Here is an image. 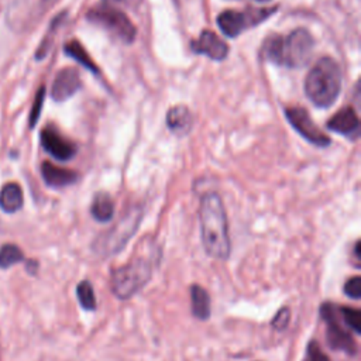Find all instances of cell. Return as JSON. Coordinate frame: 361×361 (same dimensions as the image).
Here are the masks:
<instances>
[{"label":"cell","instance_id":"obj_1","mask_svg":"<svg viewBox=\"0 0 361 361\" xmlns=\"http://www.w3.org/2000/svg\"><path fill=\"white\" fill-rule=\"evenodd\" d=\"M199 220L200 238L206 254L215 260H227L231 245L226 211L218 193L209 192L200 200Z\"/></svg>","mask_w":361,"mask_h":361},{"label":"cell","instance_id":"obj_2","mask_svg":"<svg viewBox=\"0 0 361 361\" xmlns=\"http://www.w3.org/2000/svg\"><path fill=\"white\" fill-rule=\"evenodd\" d=\"M315 49V39L312 34L305 28H297L288 37L271 35L265 39L263 46V57L276 65L288 68L305 67Z\"/></svg>","mask_w":361,"mask_h":361},{"label":"cell","instance_id":"obj_3","mask_svg":"<svg viewBox=\"0 0 361 361\" xmlns=\"http://www.w3.org/2000/svg\"><path fill=\"white\" fill-rule=\"evenodd\" d=\"M342 91V71L333 58H320L305 79V92L309 100L325 109L332 106Z\"/></svg>","mask_w":361,"mask_h":361},{"label":"cell","instance_id":"obj_4","mask_svg":"<svg viewBox=\"0 0 361 361\" xmlns=\"http://www.w3.org/2000/svg\"><path fill=\"white\" fill-rule=\"evenodd\" d=\"M151 275V263L143 257L134 258L112 272V292L122 301L130 299L148 284Z\"/></svg>","mask_w":361,"mask_h":361},{"label":"cell","instance_id":"obj_5","mask_svg":"<svg viewBox=\"0 0 361 361\" xmlns=\"http://www.w3.org/2000/svg\"><path fill=\"white\" fill-rule=\"evenodd\" d=\"M143 218L141 208H132L126 215L106 233L100 234L94 245V250L103 257L113 256L122 250L129 240L133 237Z\"/></svg>","mask_w":361,"mask_h":361},{"label":"cell","instance_id":"obj_6","mask_svg":"<svg viewBox=\"0 0 361 361\" xmlns=\"http://www.w3.org/2000/svg\"><path fill=\"white\" fill-rule=\"evenodd\" d=\"M88 20L96 26H100L109 31L113 37L118 38L120 42L132 44L136 38V27L130 19L122 12L110 5L98 6L88 12Z\"/></svg>","mask_w":361,"mask_h":361},{"label":"cell","instance_id":"obj_7","mask_svg":"<svg viewBox=\"0 0 361 361\" xmlns=\"http://www.w3.org/2000/svg\"><path fill=\"white\" fill-rule=\"evenodd\" d=\"M276 9H247L245 12L237 10H226L219 15L218 26L222 33L229 38H236L245 30L252 28L264 20H267L271 15H274Z\"/></svg>","mask_w":361,"mask_h":361},{"label":"cell","instance_id":"obj_8","mask_svg":"<svg viewBox=\"0 0 361 361\" xmlns=\"http://www.w3.org/2000/svg\"><path fill=\"white\" fill-rule=\"evenodd\" d=\"M339 309L331 302H325L320 306V317L326 324V340L332 350L344 351L350 355L357 354V344L351 333L347 332L339 322Z\"/></svg>","mask_w":361,"mask_h":361},{"label":"cell","instance_id":"obj_9","mask_svg":"<svg viewBox=\"0 0 361 361\" xmlns=\"http://www.w3.org/2000/svg\"><path fill=\"white\" fill-rule=\"evenodd\" d=\"M285 116L290 125L309 143L317 147H328L331 144V139L313 123L310 114L305 109L290 107L285 110Z\"/></svg>","mask_w":361,"mask_h":361},{"label":"cell","instance_id":"obj_10","mask_svg":"<svg viewBox=\"0 0 361 361\" xmlns=\"http://www.w3.org/2000/svg\"><path fill=\"white\" fill-rule=\"evenodd\" d=\"M43 148L58 161H69L76 154V146L54 127H46L39 134Z\"/></svg>","mask_w":361,"mask_h":361},{"label":"cell","instance_id":"obj_11","mask_svg":"<svg viewBox=\"0 0 361 361\" xmlns=\"http://www.w3.org/2000/svg\"><path fill=\"white\" fill-rule=\"evenodd\" d=\"M191 47L193 53L204 54L213 61H223L229 55V46L211 30L200 33L199 38L195 39Z\"/></svg>","mask_w":361,"mask_h":361},{"label":"cell","instance_id":"obj_12","mask_svg":"<svg viewBox=\"0 0 361 361\" xmlns=\"http://www.w3.org/2000/svg\"><path fill=\"white\" fill-rule=\"evenodd\" d=\"M81 89V76L75 68L61 69L51 88V96L57 102H65Z\"/></svg>","mask_w":361,"mask_h":361},{"label":"cell","instance_id":"obj_13","mask_svg":"<svg viewBox=\"0 0 361 361\" xmlns=\"http://www.w3.org/2000/svg\"><path fill=\"white\" fill-rule=\"evenodd\" d=\"M326 126L332 132L340 133L350 139H355L360 132L358 114L351 106H346L329 120Z\"/></svg>","mask_w":361,"mask_h":361},{"label":"cell","instance_id":"obj_14","mask_svg":"<svg viewBox=\"0 0 361 361\" xmlns=\"http://www.w3.org/2000/svg\"><path fill=\"white\" fill-rule=\"evenodd\" d=\"M42 175L44 182L51 188H65L76 182L78 174L72 170L54 166L49 161L42 166Z\"/></svg>","mask_w":361,"mask_h":361},{"label":"cell","instance_id":"obj_15","mask_svg":"<svg viewBox=\"0 0 361 361\" xmlns=\"http://www.w3.org/2000/svg\"><path fill=\"white\" fill-rule=\"evenodd\" d=\"M167 126L177 136H186L192 129V114L186 106H174L167 113Z\"/></svg>","mask_w":361,"mask_h":361},{"label":"cell","instance_id":"obj_16","mask_svg":"<svg viewBox=\"0 0 361 361\" xmlns=\"http://www.w3.org/2000/svg\"><path fill=\"white\" fill-rule=\"evenodd\" d=\"M192 315L199 320H208L212 315V301L208 291L197 284L191 287Z\"/></svg>","mask_w":361,"mask_h":361},{"label":"cell","instance_id":"obj_17","mask_svg":"<svg viewBox=\"0 0 361 361\" xmlns=\"http://www.w3.org/2000/svg\"><path fill=\"white\" fill-rule=\"evenodd\" d=\"M24 195L23 189L16 182L6 184L0 191V209L6 213H16L23 208Z\"/></svg>","mask_w":361,"mask_h":361},{"label":"cell","instance_id":"obj_18","mask_svg":"<svg viewBox=\"0 0 361 361\" xmlns=\"http://www.w3.org/2000/svg\"><path fill=\"white\" fill-rule=\"evenodd\" d=\"M91 213L96 222L107 223L113 219L114 215V202L106 192H99L95 195L91 206Z\"/></svg>","mask_w":361,"mask_h":361},{"label":"cell","instance_id":"obj_19","mask_svg":"<svg viewBox=\"0 0 361 361\" xmlns=\"http://www.w3.org/2000/svg\"><path fill=\"white\" fill-rule=\"evenodd\" d=\"M65 54L69 55L71 58H73L75 61H78L82 67H85L87 69L92 71L94 73H99V68L96 67V64L94 62V60L91 58V55L87 53V50L84 49V46L76 42V39H72L68 44H65L64 47Z\"/></svg>","mask_w":361,"mask_h":361},{"label":"cell","instance_id":"obj_20","mask_svg":"<svg viewBox=\"0 0 361 361\" xmlns=\"http://www.w3.org/2000/svg\"><path fill=\"white\" fill-rule=\"evenodd\" d=\"M24 261V253L16 245H5L0 247V270H8L17 263Z\"/></svg>","mask_w":361,"mask_h":361},{"label":"cell","instance_id":"obj_21","mask_svg":"<svg viewBox=\"0 0 361 361\" xmlns=\"http://www.w3.org/2000/svg\"><path fill=\"white\" fill-rule=\"evenodd\" d=\"M76 297L79 303L85 309V310H95L96 309V295H95V290L94 285L89 283V281H82L79 283L76 287Z\"/></svg>","mask_w":361,"mask_h":361},{"label":"cell","instance_id":"obj_22","mask_svg":"<svg viewBox=\"0 0 361 361\" xmlns=\"http://www.w3.org/2000/svg\"><path fill=\"white\" fill-rule=\"evenodd\" d=\"M339 312L343 317L344 325L350 331H353L355 335H360L361 333V312L358 309L349 308V306L339 308Z\"/></svg>","mask_w":361,"mask_h":361},{"label":"cell","instance_id":"obj_23","mask_svg":"<svg viewBox=\"0 0 361 361\" xmlns=\"http://www.w3.org/2000/svg\"><path fill=\"white\" fill-rule=\"evenodd\" d=\"M64 16H65V13H61V15H58V16L54 19V21H53V24H51V27H50V30H49V34L44 37L42 46L38 47V50H37V53H35V60H43V58L49 54V51H50V49H51V44H53L54 34H55V31L58 30L61 21L64 20Z\"/></svg>","mask_w":361,"mask_h":361},{"label":"cell","instance_id":"obj_24","mask_svg":"<svg viewBox=\"0 0 361 361\" xmlns=\"http://www.w3.org/2000/svg\"><path fill=\"white\" fill-rule=\"evenodd\" d=\"M44 99H46V88L42 87L35 94V99H34V103H33V107H31V112H30V116H28L30 129H34L37 122H38L39 114H42V110H43Z\"/></svg>","mask_w":361,"mask_h":361},{"label":"cell","instance_id":"obj_25","mask_svg":"<svg viewBox=\"0 0 361 361\" xmlns=\"http://www.w3.org/2000/svg\"><path fill=\"white\" fill-rule=\"evenodd\" d=\"M290 322H291V309L288 306H284L275 313L274 319L271 320V328L274 331L283 332L288 328Z\"/></svg>","mask_w":361,"mask_h":361},{"label":"cell","instance_id":"obj_26","mask_svg":"<svg viewBox=\"0 0 361 361\" xmlns=\"http://www.w3.org/2000/svg\"><path fill=\"white\" fill-rule=\"evenodd\" d=\"M303 361H331V358L322 349H320L317 342L310 340L306 346V354L303 357Z\"/></svg>","mask_w":361,"mask_h":361},{"label":"cell","instance_id":"obj_27","mask_svg":"<svg viewBox=\"0 0 361 361\" xmlns=\"http://www.w3.org/2000/svg\"><path fill=\"white\" fill-rule=\"evenodd\" d=\"M344 294L351 299H360L361 297V278L360 276H351L346 281L344 284Z\"/></svg>","mask_w":361,"mask_h":361},{"label":"cell","instance_id":"obj_28","mask_svg":"<svg viewBox=\"0 0 361 361\" xmlns=\"http://www.w3.org/2000/svg\"><path fill=\"white\" fill-rule=\"evenodd\" d=\"M38 270V263L35 260H28L27 263V271L30 274H35V271Z\"/></svg>","mask_w":361,"mask_h":361},{"label":"cell","instance_id":"obj_29","mask_svg":"<svg viewBox=\"0 0 361 361\" xmlns=\"http://www.w3.org/2000/svg\"><path fill=\"white\" fill-rule=\"evenodd\" d=\"M354 253H355V258H357V260H360V258H361V256H360V242H357V243H355Z\"/></svg>","mask_w":361,"mask_h":361},{"label":"cell","instance_id":"obj_30","mask_svg":"<svg viewBox=\"0 0 361 361\" xmlns=\"http://www.w3.org/2000/svg\"><path fill=\"white\" fill-rule=\"evenodd\" d=\"M118 2H122V0H105V5H114Z\"/></svg>","mask_w":361,"mask_h":361},{"label":"cell","instance_id":"obj_31","mask_svg":"<svg viewBox=\"0 0 361 361\" xmlns=\"http://www.w3.org/2000/svg\"><path fill=\"white\" fill-rule=\"evenodd\" d=\"M256 2H260V3H267V2H270V0H256Z\"/></svg>","mask_w":361,"mask_h":361}]
</instances>
